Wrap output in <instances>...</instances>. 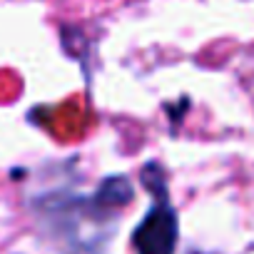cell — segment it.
I'll use <instances>...</instances> for the list:
<instances>
[{
  "label": "cell",
  "mask_w": 254,
  "mask_h": 254,
  "mask_svg": "<svg viewBox=\"0 0 254 254\" xmlns=\"http://www.w3.org/2000/svg\"><path fill=\"white\" fill-rule=\"evenodd\" d=\"M180 237L177 214L170 207V202L162 197V202H155L152 209L142 217L132 234V249L135 254H175Z\"/></svg>",
  "instance_id": "obj_1"
},
{
  "label": "cell",
  "mask_w": 254,
  "mask_h": 254,
  "mask_svg": "<svg viewBox=\"0 0 254 254\" xmlns=\"http://www.w3.org/2000/svg\"><path fill=\"white\" fill-rule=\"evenodd\" d=\"M50 3L65 15H107L112 10L127 8L137 0H50Z\"/></svg>",
  "instance_id": "obj_2"
}]
</instances>
